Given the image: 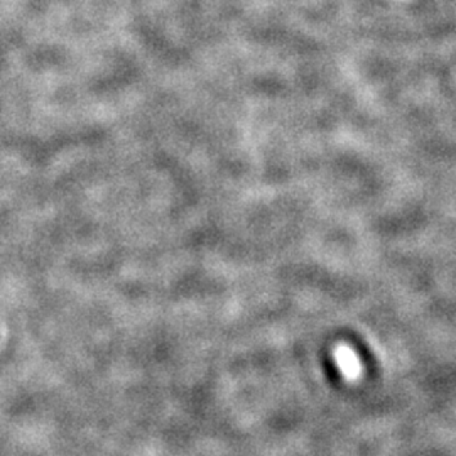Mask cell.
<instances>
[{
	"instance_id": "6da1fadb",
	"label": "cell",
	"mask_w": 456,
	"mask_h": 456,
	"mask_svg": "<svg viewBox=\"0 0 456 456\" xmlns=\"http://www.w3.org/2000/svg\"><path fill=\"white\" fill-rule=\"evenodd\" d=\"M337 359L340 362V365L343 367V370H345L347 374L350 375H355L359 372V362H357L355 355L348 350V348H338L337 350Z\"/></svg>"
}]
</instances>
